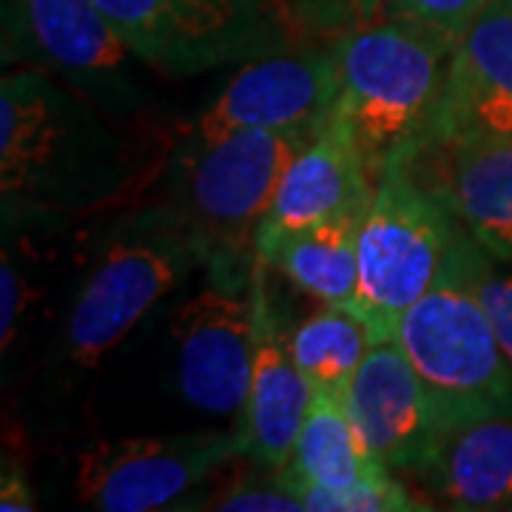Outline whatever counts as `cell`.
I'll return each mask as SVG.
<instances>
[{
	"label": "cell",
	"mask_w": 512,
	"mask_h": 512,
	"mask_svg": "<svg viewBox=\"0 0 512 512\" xmlns=\"http://www.w3.org/2000/svg\"><path fill=\"white\" fill-rule=\"evenodd\" d=\"M453 256H456L458 268L470 279L478 302L484 305L498 333L501 348L512 362V265L487 254L476 239L467 237L464 228H461Z\"/></svg>",
	"instance_id": "cell-22"
},
{
	"label": "cell",
	"mask_w": 512,
	"mask_h": 512,
	"mask_svg": "<svg viewBox=\"0 0 512 512\" xmlns=\"http://www.w3.org/2000/svg\"><path fill=\"white\" fill-rule=\"evenodd\" d=\"M185 510H211V512H305L302 498L293 493L285 481L282 470L256 467L254 473H242L234 481L217 487H205L194 495V501Z\"/></svg>",
	"instance_id": "cell-21"
},
{
	"label": "cell",
	"mask_w": 512,
	"mask_h": 512,
	"mask_svg": "<svg viewBox=\"0 0 512 512\" xmlns=\"http://www.w3.org/2000/svg\"><path fill=\"white\" fill-rule=\"evenodd\" d=\"M293 493L302 498L305 512H419L436 510L433 501L416 495L402 478H396L390 470H382L370 476L362 484L328 493L319 487H293Z\"/></svg>",
	"instance_id": "cell-23"
},
{
	"label": "cell",
	"mask_w": 512,
	"mask_h": 512,
	"mask_svg": "<svg viewBox=\"0 0 512 512\" xmlns=\"http://www.w3.org/2000/svg\"><path fill=\"white\" fill-rule=\"evenodd\" d=\"M410 171L439 197L467 237L512 265V140L453 137L424 146Z\"/></svg>",
	"instance_id": "cell-13"
},
{
	"label": "cell",
	"mask_w": 512,
	"mask_h": 512,
	"mask_svg": "<svg viewBox=\"0 0 512 512\" xmlns=\"http://www.w3.org/2000/svg\"><path fill=\"white\" fill-rule=\"evenodd\" d=\"M29 299H32V291L26 288V276L20 271L18 256L12 254V248L6 242L3 259H0V348H3V356L18 339Z\"/></svg>",
	"instance_id": "cell-26"
},
{
	"label": "cell",
	"mask_w": 512,
	"mask_h": 512,
	"mask_svg": "<svg viewBox=\"0 0 512 512\" xmlns=\"http://www.w3.org/2000/svg\"><path fill=\"white\" fill-rule=\"evenodd\" d=\"M237 458L239 430L100 439L74 456V501L97 512L185 510Z\"/></svg>",
	"instance_id": "cell-10"
},
{
	"label": "cell",
	"mask_w": 512,
	"mask_h": 512,
	"mask_svg": "<svg viewBox=\"0 0 512 512\" xmlns=\"http://www.w3.org/2000/svg\"><path fill=\"white\" fill-rule=\"evenodd\" d=\"M114 123L89 97L43 69L15 66L3 74V228H57L123 200L137 171Z\"/></svg>",
	"instance_id": "cell-1"
},
{
	"label": "cell",
	"mask_w": 512,
	"mask_h": 512,
	"mask_svg": "<svg viewBox=\"0 0 512 512\" xmlns=\"http://www.w3.org/2000/svg\"><path fill=\"white\" fill-rule=\"evenodd\" d=\"M205 262L202 239L160 197L114 217L63 319L60 365L80 376L94 370Z\"/></svg>",
	"instance_id": "cell-3"
},
{
	"label": "cell",
	"mask_w": 512,
	"mask_h": 512,
	"mask_svg": "<svg viewBox=\"0 0 512 512\" xmlns=\"http://www.w3.org/2000/svg\"><path fill=\"white\" fill-rule=\"evenodd\" d=\"M382 470V464H376L367 453L365 441L345 407V396L313 390L311 410L293 444L291 461L282 467L285 481L291 487H319L328 493H342Z\"/></svg>",
	"instance_id": "cell-18"
},
{
	"label": "cell",
	"mask_w": 512,
	"mask_h": 512,
	"mask_svg": "<svg viewBox=\"0 0 512 512\" xmlns=\"http://www.w3.org/2000/svg\"><path fill=\"white\" fill-rule=\"evenodd\" d=\"M154 74L174 80L239 66L311 35L282 0H94Z\"/></svg>",
	"instance_id": "cell-7"
},
{
	"label": "cell",
	"mask_w": 512,
	"mask_h": 512,
	"mask_svg": "<svg viewBox=\"0 0 512 512\" xmlns=\"http://www.w3.org/2000/svg\"><path fill=\"white\" fill-rule=\"evenodd\" d=\"M461 237L450 208L407 163L384 168L359 225V291L353 311L376 339H393L402 313L439 282Z\"/></svg>",
	"instance_id": "cell-4"
},
{
	"label": "cell",
	"mask_w": 512,
	"mask_h": 512,
	"mask_svg": "<svg viewBox=\"0 0 512 512\" xmlns=\"http://www.w3.org/2000/svg\"><path fill=\"white\" fill-rule=\"evenodd\" d=\"M313 131H237L171 151L160 200L202 239L208 259L256 256V231L279 180Z\"/></svg>",
	"instance_id": "cell-5"
},
{
	"label": "cell",
	"mask_w": 512,
	"mask_h": 512,
	"mask_svg": "<svg viewBox=\"0 0 512 512\" xmlns=\"http://www.w3.org/2000/svg\"><path fill=\"white\" fill-rule=\"evenodd\" d=\"M416 478L436 510L510 512L512 413L458 424Z\"/></svg>",
	"instance_id": "cell-17"
},
{
	"label": "cell",
	"mask_w": 512,
	"mask_h": 512,
	"mask_svg": "<svg viewBox=\"0 0 512 512\" xmlns=\"http://www.w3.org/2000/svg\"><path fill=\"white\" fill-rule=\"evenodd\" d=\"M268 271L271 268L256 256L254 362L239 433L251 464L282 470L291 461L293 444L311 410L313 387L293 362L288 333L279 325V311L268 291Z\"/></svg>",
	"instance_id": "cell-15"
},
{
	"label": "cell",
	"mask_w": 512,
	"mask_h": 512,
	"mask_svg": "<svg viewBox=\"0 0 512 512\" xmlns=\"http://www.w3.org/2000/svg\"><path fill=\"white\" fill-rule=\"evenodd\" d=\"M0 510L3 512H32L37 510V493L32 481L26 478L18 461H3L0 473Z\"/></svg>",
	"instance_id": "cell-27"
},
{
	"label": "cell",
	"mask_w": 512,
	"mask_h": 512,
	"mask_svg": "<svg viewBox=\"0 0 512 512\" xmlns=\"http://www.w3.org/2000/svg\"><path fill=\"white\" fill-rule=\"evenodd\" d=\"M367 453L390 473L419 476L453 430L396 339H376L345 390Z\"/></svg>",
	"instance_id": "cell-12"
},
{
	"label": "cell",
	"mask_w": 512,
	"mask_h": 512,
	"mask_svg": "<svg viewBox=\"0 0 512 512\" xmlns=\"http://www.w3.org/2000/svg\"><path fill=\"white\" fill-rule=\"evenodd\" d=\"M456 43V35L410 18H382L330 40L336 94L328 117L362 151L373 183L430 143Z\"/></svg>",
	"instance_id": "cell-2"
},
{
	"label": "cell",
	"mask_w": 512,
	"mask_h": 512,
	"mask_svg": "<svg viewBox=\"0 0 512 512\" xmlns=\"http://www.w3.org/2000/svg\"><path fill=\"white\" fill-rule=\"evenodd\" d=\"M453 137L512 140V0H490L458 37L430 143Z\"/></svg>",
	"instance_id": "cell-16"
},
{
	"label": "cell",
	"mask_w": 512,
	"mask_h": 512,
	"mask_svg": "<svg viewBox=\"0 0 512 512\" xmlns=\"http://www.w3.org/2000/svg\"><path fill=\"white\" fill-rule=\"evenodd\" d=\"M3 23L6 66L49 72L117 123L146 109L154 69L94 0H3Z\"/></svg>",
	"instance_id": "cell-8"
},
{
	"label": "cell",
	"mask_w": 512,
	"mask_h": 512,
	"mask_svg": "<svg viewBox=\"0 0 512 512\" xmlns=\"http://www.w3.org/2000/svg\"><path fill=\"white\" fill-rule=\"evenodd\" d=\"M362 214L322 222L302 234L279 239L256 254L271 271L282 274L322 305L353 308L359 291V225Z\"/></svg>",
	"instance_id": "cell-19"
},
{
	"label": "cell",
	"mask_w": 512,
	"mask_h": 512,
	"mask_svg": "<svg viewBox=\"0 0 512 512\" xmlns=\"http://www.w3.org/2000/svg\"><path fill=\"white\" fill-rule=\"evenodd\" d=\"M376 342L373 330L353 308L325 305L288 333L293 362L313 390L345 396L365 353Z\"/></svg>",
	"instance_id": "cell-20"
},
{
	"label": "cell",
	"mask_w": 512,
	"mask_h": 512,
	"mask_svg": "<svg viewBox=\"0 0 512 512\" xmlns=\"http://www.w3.org/2000/svg\"><path fill=\"white\" fill-rule=\"evenodd\" d=\"M393 339L453 430L512 413V362L456 256L439 282L402 313Z\"/></svg>",
	"instance_id": "cell-6"
},
{
	"label": "cell",
	"mask_w": 512,
	"mask_h": 512,
	"mask_svg": "<svg viewBox=\"0 0 512 512\" xmlns=\"http://www.w3.org/2000/svg\"><path fill=\"white\" fill-rule=\"evenodd\" d=\"M333 94V46L311 37L242 60L200 111L183 143L205 146L237 131H316L328 120Z\"/></svg>",
	"instance_id": "cell-11"
},
{
	"label": "cell",
	"mask_w": 512,
	"mask_h": 512,
	"mask_svg": "<svg viewBox=\"0 0 512 512\" xmlns=\"http://www.w3.org/2000/svg\"><path fill=\"white\" fill-rule=\"evenodd\" d=\"M291 18L316 40H333L384 18L387 0H282Z\"/></svg>",
	"instance_id": "cell-24"
},
{
	"label": "cell",
	"mask_w": 512,
	"mask_h": 512,
	"mask_svg": "<svg viewBox=\"0 0 512 512\" xmlns=\"http://www.w3.org/2000/svg\"><path fill=\"white\" fill-rule=\"evenodd\" d=\"M256 336V256H217L171 313L177 390L211 416H242Z\"/></svg>",
	"instance_id": "cell-9"
},
{
	"label": "cell",
	"mask_w": 512,
	"mask_h": 512,
	"mask_svg": "<svg viewBox=\"0 0 512 512\" xmlns=\"http://www.w3.org/2000/svg\"><path fill=\"white\" fill-rule=\"evenodd\" d=\"M490 0H387L384 18H410L461 37Z\"/></svg>",
	"instance_id": "cell-25"
},
{
	"label": "cell",
	"mask_w": 512,
	"mask_h": 512,
	"mask_svg": "<svg viewBox=\"0 0 512 512\" xmlns=\"http://www.w3.org/2000/svg\"><path fill=\"white\" fill-rule=\"evenodd\" d=\"M370 197L373 174L362 151L348 131L328 117L285 168L274 202L256 231V254L322 222L362 214Z\"/></svg>",
	"instance_id": "cell-14"
}]
</instances>
